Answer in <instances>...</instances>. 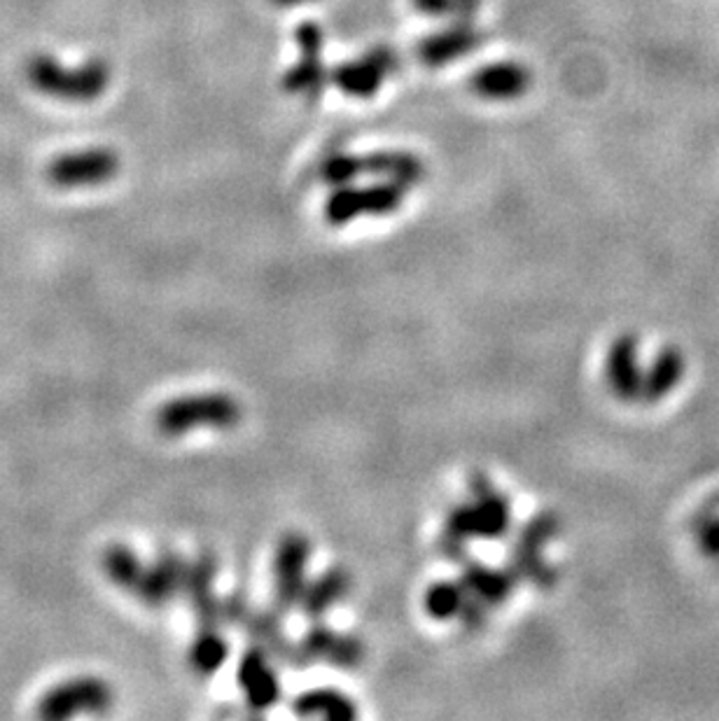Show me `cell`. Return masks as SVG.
I'll return each instance as SVG.
<instances>
[{"instance_id": "obj_6", "label": "cell", "mask_w": 719, "mask_h": 721, "mask_svg": "<svg viewBox=\"0 0 719 721\" xmlns=\"http://www.w3.org/2000/svg\"><path fill=\"white\" fill-rule=\"evenodd\" d=\"M405 187L395 182H376L367 187H339L325 203L330 224L342 226L363 215H388L402 206Z\"/></svg>"}, {"instance_id": "obj_21", "label": "cell", "mask_w": 719, "mask_h": 721, "mask_svg": "<svg viewBox=\"0 0 719 721\" xmlns=\"http://www.w3.org/2000/svg\"><path fill=\"white\" fill-rule=\"evenodd\" d=\"M103 570L112 584L124 588L126 594L136 596L143 579H145L147 565L134 552H131L129 546L112 544L106 548V554H103Z\"/></svg>"}, {"instance_id": "obj_19", "label": "cell", "mask_w": 719, "mask_h": 721, "mask_svg": "<svg viewBox=\"0 0 719 721\" xmlns=\"http://www.w3.org/2000/svg\"><path fill=\"white\" fill-rule=\"evenodd\" d=\"M363 174H372L407 189L423 180L425 168L421 159H416L409 152H378V155L363 157Z\"/></svg>"}, {"instance_id": "obj_27", "label": "cell", "mask_w": 719, "mask_h": 721, "mask_svg": "<svg viewBox=\"0 0 719 721\" xmlns=\"http://www.w3.org/2000/svg\"><path fill=\"white\" fill-rule=\"evenodd\" d=\"M276 5H297V3H309V0H274Z\"/></svg>"}, {"instance_id": "obj_14", "label": "cell", "mask_w": 719, "mask_h": 721, "mask_svg": "<svg viewBox=\"0 0 719 721\" xmlns=\"http://www.w3.org/2000/svg\"><path fill=\"white\" fill-rule=\"evenodd\" d=\"M187 561L176 552H162L153 565H147L145 579L136 598L150 607H162L182 594Z\"/></svg>"}, {"instance_id": "obj_2", "label": "cell", "mask_w": 719, "mask_h": 721, "mask_svg": "<svg viewBox=\"0 0 719 721\" xmlns=\"http://www.w3.org/2000/svg\"><path fill=\"white\" fill-rule=\"evenodd\" d=\"M26 78L37 89L64 101H93L110 85V68L106 62L93 59L80 68H68L49 54H37L26 66Z\"/></svg>"}, {"instance_id": "obj_16", "label": "cell", "mask_w": 719, "mask_h": 721, "mask_svg": "<svg viewBox=\"0 0 719 721\" xmlns=\"http://www.w3.org/2000/svg\"><path fill=\"white\" fill-rule=\"evenodd\" d=\"M472 89H475L482 99L490 101H507V99H519L521 93L531 85V73L521 64L505 62L484 66L472 75L469 80Z\"/></svg>"}, {"instance_id": "obj_23", "label": "cell", "mask_w": 719, "mask_h": 721, "mask_svg": "<svg viewBox=\"0 0 719 721\" xmlns=\"http://www.w3.org/2000/svg\"><path fill=\"white\" fill-rule=\"evenodd\" d=\"M467 598L465 586L458 581H438L428 588L425 594V612L438 619V621H449L453 617H458L461 607Z\"/></svg>"}, {"instance_id": "obj_10", "label": "cell", "mask_w": 719, "mask_h": 721, "mask_svg": "<svg viewBox=\"0 0 719 721\" xmlns=\"http://www.w3.org/2000/svg\"><path fill=\"white\" fill-rule=\"evenodd\" d=\"M397 66H400V59H397V54L392 49L374 47L363 56V59L339 66L332 73V80L339 89L351 93V97L369 99L381 89L384 80L397 70Z\"/></svg>"}, {"instance_id": "obj_15", "label": "cell", "mask_w": 719, "mask_h": 721, "mask_svg": "<svg viewBox=\"0 0 719 721\" xmlns=\"http://www.w3.org/2000/svg\"><path fill=\"white\" fill-rule=\"evenodd\" d=\"M482 41V33L472 26L469 19H461L456 26L425 37L421 43V62L432 68H440L449 62L461 59V56L469 52H475Z\"/></svg>"}, {"instance_id": "obj_8", "label": "cell", "mask_w": 719, "mask_h": 721, "mask_svg": "<svg viewBox=\"0 0 719 721\" xmlns=\"http://www.w3.org/2000/svg\"><path fill=\"white\" fill-rule=\"evenodd\" d=\"M278 612H257L253 607L245 610V614L239 619L236 629L245 631L253 640L255 647L267 652L272 658H276L278 663L288 668H297V670H305L311 666L309 656L305 654V647H301V642L295 644L288 635H283L280 631V621H278Z\"/></svg>"}, {"instance_id": "obj_18", "label": "cell", "mask_w": 719, "mask_h": 721, "mask_svg": "<svg viewBox=\"0 0 719 721\" xmlns=\"http://www.w3.org/2000/svg\"><path fill=\"white\" fill-rule=\"evenodd\" d=\"M351 591V575L346 567H330L316 581L307 584L305 596L299 600V612L311 621L323 619L336 602H342Z\"/></svg>"}, {"instance_id": "obj_26", "label": "cell", "mask_w": 719, "mask_h": 721, "mask_svg": "<svg viewBox=\"0 0 719 721\" xmlns=\"http://www.w3.org/2000/svg\"><path fill=\"white\" fill-rule=\"evenodd\" d=\"M413 5L425 14H456L458 0H413Z\"/></svg>"}, {"instance_id": "obj_7", "label": "cell", "mask_w": 719, "mask_h": 721, "mask_svg": "<svg viewBox=\"0 0 719 721\" xmlns=\"http://www.w3.org/2000/svg\"><path fill=\"white\" fill-rule=\"evenodd\" d=\"M120 174V157L108 147L75 149L56 157L47 166V180L54 187H99Z\"/></svg>"}, {"instance_id": "obj_1", "label": "cell", "mask_w": 719, "mask_h": 721, "mask_svg": "<svg viewBox=\"0 0 719 721\" xmlns=\"http://www.w3.org/2000/svg\"><path fill=\"white\" fill-rule=\"evenodd\" d=\"M469 490L475 498L449 511L438 542L442 556L451 563L467 561L469 540H500L512 525L509 500L494 488L484 474H475L469 479Z\"/></svg>"}, {"instance_id": "obj_5", "label": "cell", "mask_w": 719, "mask_h": 721, "mask_svg": "<svg viewBox=\"0 0 719 721\" xmlns=\"http://www.w3.org/2000/svg\"><path fill=\"white\" fill-rule=\"evenodd\" d=\"M311 542L301 533L283 535L274 558V610L288 614L299 604L307 588Z\"/></svg>"}, {"instance_id": "obj_17", "label": "cell", "mask_w": 719, "mask_h": 721, "mask_svg": "<svg viewBox=\"0 0 719 721\" xmlns=\"http://www.w3.org/2000/svg\"><path fill=\"white\" fill-rule=\"evenodd\" d=\"M461 584L465 586L467 596L482 600L486 607H496L512 596L517 577L509 567L500 570V567H488L479 561H465Z\"/></svg>"}, {"instance_id": "obj_13", "label": "cell", "mask_w": 719, "mask_h": 721, "mask_svg": "<svg viewBox=\"0 0 719 721\" xmlns=\"http://www.w3.org/2000/svg\"><path fill=\"white\" fill-rule=\"evenodd\" d=\"M297 41L301 47V62L283 78V85L292 93L316 99L325 85V70L323 64H320V52H323L325 37L318 26L305 24L297 31Z\"/></svg>"}, {"instance_id": "obj_24", "label": "cell", "mask_w": 719, "mask_h": 721, "mask_svg": "<svg viewBox=\"0 0 719 721\" xmlns=\"http://www.w3.org/2000/svg\"><path fill=\"white\" fill-rule=\"evenodd\" d=\"M320 176H323L325 182L336 187L351 185L355 178L363 176V157H351L346 152H339V155H332L323 162Z\"/></svg>"}, {"instance_id": "obj_20", "label": "cell", "mask_w": 719, "mask_h": 721, "mask_svg": "<svg viewBox=\"0 0 719 721\" xmlns=\"http://www.w3.org/2000/svg\"><path fill=\"white\" fill-rule=\"evenodd\" d=\"M295 714L299 717H323L332 721H349L357 717L353 700L334 689H313L295 698Z\"/></svg>"}, {"instance_id": "obj_11", "label": "cell", "mask_w": 719, "mask_h": 721, "mask_svg": "<svg viewBox=\"0 0 719 721\" xmlns=\"http://www.w3.org/2000/svg\"><path fill=\"white\" fill-rule=\"evenodd\" d=\"M236 679L245 696V703H248L253 710L264 712L278 703L280 687L272 666V656L264 650L255 647V644L245 650L243 656L239 658Z\"/></svg>"}, {"instance_id": "obj_22", "label": "cell", "mask_w": 719, "mask_h": 721, "mask_svg": "<svg viewBox=\"0 0 719 721\" xmlns=\"http://www.w3.org/2000/svg\"><path fill=\"white\" fill-rule=\"evenodd\" d=\"M226 658H230V644H226L220 629H199L192 647H189V666L192 670L203 677L215 675Z\"/></svg>"}, {"instance_id": "obj_4", "label": "cell", "mask_w": 719, "mask_h": 721, "mask_svg": "<svg viewBox=\"0 0 719 721\" xmlns=\"http://www.w3.org/2000/svg\"><path fill=\"white\" fill-rule=\"evenodd\" d=\"M110 685L101 677H75L64 685L49 689L41 703H37V717L56 721L75 714H103L112 708Z\"/></svg>"}, {"instance_id": "obj_12", "label": "cell", "mask_w": 719, "mask_h": 721, "mask_svg": "<svg viewBox=\"0 0 719 721\" xmlns=\"http://www.w3.org/2000/svg\"><path fill=\"white\" fill-rule=\"evenodd\" d=\"M301 647H305V654L309 656L311 663L325 661L332 668H342V670H355L363 666L365 661L363 642L353 635L336 633L323 623L311 625L305 640H301Z\"/></svg>"}, {"instance_id": "obj_3", "label": "cell", "mask_w": 719, "mask_h": 721, "mask_svg": "<svg viewBox=\"0 0 719 721\" xmlns=\"http://www.w3.org/2000/svg\"><path fill=\"white\" fill-rule=\"evenodd\" d=\"M241 404L232 395L201 392L166 402L157 415V430L166 436H180L192 430H232L241 423Z\"/></svg>"}, {"instance_id": "obj_25", "label": "cell", "mask_w": 719, "mask_h": 721, "mask_svg": "<svg viewBox=\"0 0 719 721\" xmlns=\"http://www.w3.org/2000/svg\"><path fill=\"white\" fill-rule=\"evenodd\" d=\"M458 619L463 623V629L469 631V633H477L482 631L484 625H486V619H488V607L477 600V598H472L467 596L463 607H461V612H458Z\"/></svg>"}, {"instance_id": "obj_9", "label": "cell", "mask_w": 719, "mask_h": 721, "mask_svg": "<svg viewBox=\"0 0 719 721\" xmlns=\"http://www.w3.org/2000/svg\"><path fill=\"white\" fill-rule=\"evenodd\" d=\"M218 558L213 554H199L187 563V575L182 584V596L197 617L199 629H220L222 600L215 596Z\"/></svg>"}]
</instances>
